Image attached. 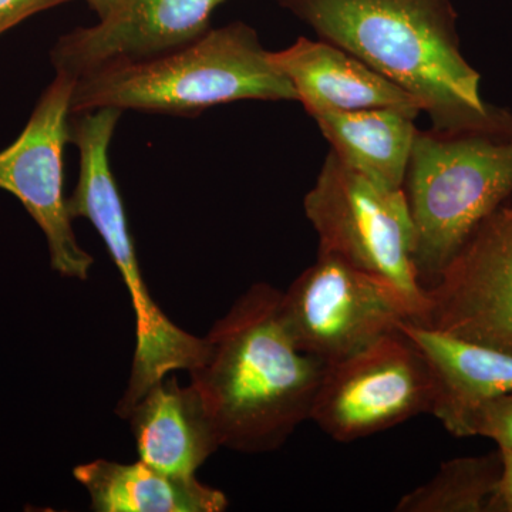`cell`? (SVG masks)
Returning a JSON list of instances; mask_svg holds the SVG:
<instances>
[{
    "instance_id": "4",
    "label": "cell",
    "mask_w": 512,
    "mask_h": 512,
    "mask_svg": "<svg viewBox=\"0 0 512 512\" xmlns=\"http://www.w3.org/2000/svg\"><path fill=\"white\" fill-rule=\"evenodd\" d=\"M404 192L421 279L437 278L461 245L512 197V113L493 123L417 133Z\"/></svg>"
},
{
    "instance_id": "14",
    "label": "cell",
    "mask_w": 512,
    "mask_h": 512,
    "mask_svg": "<svg viewBox=\"0 0 512 512\" xmlns=\"http://www.w3.org/2000/svg\"><path fill=\"white\" fill-rule=\"evenodd\" d=\"M124 419L140 460L171 476L195 477L221 447L197 389L174 376L150 387Z\"/></svg>"
},
{
    "instance_id": "12",
    "label": "cell",
    "mask_w": 512,
    "mask_h": 512,
    "mask_svg": "<svg viewBox=\"0 0 512 512\" xmlns=\"http://www.w3.org/2000/svg\"><path fill=\"white\" fill-rule=\"evenodd\" d=\"M419 350L433 383L431 412L454 437H467L478 407L512 392V356L407 320L399 328Z\"/></svg>"
},
{
    "instance_id": "1",
    "label": "cell",
    "mask_w": 512,
    "mask_h": 512,
    "mask_svg": "<svg viewBox=\"0 0 512 512\" xmlns=\"http://www.w3.org/2000/svg\"><path fill=\"white\" fill-rule=\"evenodd\" d=\"M190 370L221 447L268 453L311 419L325 363L296 345L282 315V292L255 284L207 336Z\"/></svg>"
},
{
    "instance_id": "5",
    "label": "cell",
    "mask_w": 512,
    "mask_h": 512,
    "mask_svg": "<svg viewBox=\"0 0 512 512\" xmlns=\"http://www.w3.org/2000/svg\"><path fill=\"white\" fill-rule=\"evenodd\" d=\"M120 113L100 109L76 114L70 120V143L79 150L76 188L67 198L72 220L86 218L97 229L119 269L136 313V353L127 389L117 406L121 419L150 387L174 370L197 367L207 352V339L178 328L151 298L141 275L126 210L111 171L109 148Z\"/></svg>"
},
{
    "instance_id": "17",
    "label": "cell",
    "mask_w": 512,
    "mask_h": 512,
    "mask_svg": "<svg viewBox=\"0 0 512 512\" xmlns=\"http://www.w3.org/2000/svg\"><path fill=\"white\" fill-rule=\"evenodd\" d=\"M501 476L500 450L441 464L427 483L403 495L397 512H491Z\"/></svg>"
},
{
    "instance_id": "13",
    "label": "cell",
    "mask_w": 512,
    "mask_h": 512,
    "mask_svg": "<svg viewBox=\"0 0 512 512\" xmlns=\"http://www.w3.org/2000/svg\"><path fill=\"white\" fill-rule=\"evenodd\" d=\"M272 60L313 117L325 111L396 107L420 114L419 101L348 50L328 40H296Z\"/></svg>"
},
{
    "instance_id": "2",
    "label": "cell",
    "mask_w": 512,
    "mask_h": 512,
    "mask_svg": "<svg viewBox=\"0 0 512 512\" xmlns=\"http://www.w3.org/2000/svg\"><path fill=\"white\" fill-rule=\"evenodd\" d=\"M320 39L359 57L419 101L431 127L485 126L504 109L485 103L480 73L461 52L450 0H278Z\"/></svg>"
},
{
    "instance_id": "10",
    "label": "cell",
    "mask_w": 512,
    "mask_h": 512,
    "mask_svg": "<svg viewBox=\"0 0 512 512\" xmlns=\"http://www.w3.org/2000/svg\"><path fill=\"white\" fill-rule=\"evenodd\" d=\"M419 325L512 356V197L424 288Z\"/></svg>"
},
{
    "instance_id": "7",
    "label": "cell",
    "mask_w": 512,
    "mask_h": 512,
    "mask_svg": "<svg viewBox=\"0 0 512 512\" xmlns=\"http://www.w3.org/2000/svg\"><path fill=\"white\" fill-rule=\"evenodd\" d=\"M282 315L299 349L326 366L414 320L409 301L392 284L322 252L282 292Z\"/></svg>"
},
{
    "instance_id": "9",
    "label": "cell",
    "mask_w": 512,
    "mask_h": 512,
    "mask_svg": "<svg viewBox=\"0 0 512 512\" xmlns=\"http://www.w3.org/2000/svg\"><path fill=\"white\" fill-rule=\"evenodd\" d=\"M74 84V77L56 72L22 133L0 151V190L18 198L42 229L53 271L86 281L94 259L77 242L63 195V151L70 143Z\"/></svg>"
},
{
    "instance_id": "20",
    "label": "cell",
    "mask_w": 512,
    "mask_h": 512,
    "mask_svg": "<svg viewBox=\"0 0 512 512\" xmlns=\"http://www.w3.org/2000/svg\"><path fill=\"white\" fill-rule=\"evenodd\" d=\"M501 456V476L494 495L491 512H512V450L498 448Z\"/></svg>"
},
{
    "instance_id": "8",
    "label": "cell",
    "mask_w": 512,
    "mask_h": 512,
    "mask_svg": "<svg viewBox=\"0 0 512 512\" xmlns=\"http://www.w3.org/2000/svg\"><path fill=\"white\" fill-rule=\"evenodd\" d=\"M433 383L400 330L325 367L311 420L339 443L366 439L431 412Z\"/></svg>"
},
{
    "instance_id": "11",
    "label": "cell",
    "mask_w": 512,
    "mask_h": 512,
    "mask_svg": "<svg viewBox=\"0 0 512 512\" xmlns=\"http://www.w3.org/2000/svg\"><path fill=\"white\" fill-rule=\"evenodd\" d=\"M222 2L121 0L97 25L60 37L50 59L56 72L77 79L103 64L157 56L204 35Z\"/></svg>"
},
{
    "instance_id": "3",
    "label": "cell",
    "mask_w": 512,
    "mask_h": 512,
    "mask_svg": "<svg viewBox=\"0 0 512 512\" xmlns=\"http://www.w3.org/2000/svg\"><path fill=\"white\" fill-rule=\"evenodd\" d=\"M239 100L298 101V96L255 29L234 22L160 55L103 64L77 77L70 111L197 117Z\"/></svg>"
},
{
    "instance_id": "19",
    "label": "cell",
    "mask_w": 512,
    "mask_h": 512,
    "mask_svg": "<svg viewBox=\"0 0 512 512\" xmlns=\"http://www.w3.org/2000/svg\"><path fill=\"white\" fill-rule=\"evenodd\" d=\"M72 0H0V36L37 13Z\"/></svg>"
},
{
    "instance_id": "21",
    "label": "cell",
    "mask_w": 512,
    "mask_h": 512,
    "mask_svg": "<svg viewBox=\"0 0 512 512\" xmlns=\"http://www.w3.org/2000/svg\"><path fill=\"white\" fill-rule=\"evenodd\" d=\"M86 2L99 15L100 19H104L117 9L121 0H86Z\"/></svg>"
},
{
    "instance_id": "16",
    "label": "cell",
    "mask_w": 512,
    "mask_h": 512,
    "mask_svg": "<svg viewBox=\"0 0 512 512\" xmlns=\"http://www.w3.org/2000/svg\"><path fill=\"white\" fill-rule=\"evenodd\" d=\"M413 111L379 107L313 116L332 153L383 187L402 190L416 140Z\"/></svg>"
},
{
    "instance_id": "6",
    "label": "cell",
    "mask_w": 512,
    "mask_h": 512,
    "mask_svg": "<svg viewBox=\"0 0 512 512\" xmlns=\"http://www.w3.org/2000/svg\"><path fill=\"white\" fill-rule=\"evenodd\" d=\"M303 207L318 234V252L392 284L419 322L426 293L414 262L417 232L404 188L383 187L330 151Z\"/></svg>"
},
{
    "instance_id": "15",
    "label": "cell",
    "mask_w": 512,
    "mask_h": 512,
    "mask_svg": "<svg viewBox=\"0 0 512 512\" xmlns=\"http://www.w3.org/2000/svg\"><path fill=\"white\" fill-rule=\"evenodd\" d=\"M73 476L90 495L97 512H222L227 495L195 477H178L148 466L94 460L80 464Z\"/></svg>"
},
{
    "instance_id": "18",
    "label": "cell",
    "mask_w": 512,
    "mask_h": 512,
    "mask_svg": "<svg viewBox=\"0 0 512 512\" xmlns=\"http://www.w3.org/2000/svg\"><path fill=\"white\" fill-rule=\"evenodd\" d=\"M467 437H485L495 441L498 448L512 450V392L478 407L468 421Z\"/></svg>"
}]
</instances>
